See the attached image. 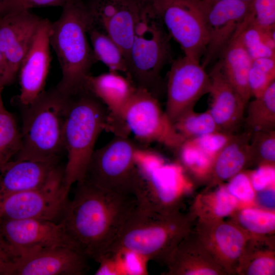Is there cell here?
<instances>
[{
	"label": "cell",
	"instance_id": "obj_1",
	"mask_svg": "<svg viewBox=\"0 0 275 275\" xmlns=\"http://www.w3.org/2000/svg\"><path fill=\"white\" fill-rule=\"evenodd\" d=\"M60 222L76 248L98 262L114 243L137 202L133 196L77 182Z\"/></svg>",
	"mask_w": 275,
	"mask_h": 275
},
{
	"label": "cell",
	"instance_id": "obj_2",
	"mask_svg": "<svg viewBox=\"0 0 275 275\" xmlns=\"http://www.w3.org/2000/svg\"><path fill=\"white\" fill-rule=\"evenodd\" d=\"M91 18L82 0H72L62 7L58 19L51 23L50 45L59 61L62 77L55 89L70 98L86 88L96 62L89 40Z\"/></svg>",
	"mask_w": 275,
	"mask_h": 275
},
{
	"label": "cell",
	"instance_id": "obj_3",
	"mask_svg": "<svg viewBox=\"0 0 275 275\" xmlns=\"http://www.w3.org/2000/svg\"><path fill=\"white\" fill-rule=\"evenodd\" d=\"M187 230L186 220L176 210L160 212L136 206L104 255L128 253L166 262Z\"/></svg>",
	"mask_w": 275,
	"mask_h": 275
},
{
	"label": "cell",
	"instance_id": "obj_4",
	"mask_svg": "<svg viewBox=\"0 0 275 275\" xmlns=\"http://www.w3.org/2000/svg\"><path fill=\"white\" fill-rule=\"evenodd\" d=\"M108 120L106 107L88 89L69 98L64 126L67 161L63 185L67 194L74 184L84 178L96 141L107 129Z\"/></svg>",
	"mask_w": 275,
	"mask_h": 275
},
{
	"label": "cell",
	"instance_id": "obj_5",
	"mask_svg": "<svg viewBox=\"0 0 275 275\" xmlns=\"http://www.w3.org/2000/svg\"><path fill=\"white\" fill-rule=\"evenodd\" d=\"M171 39L152 7L143 6L127 54L125 76L158 100L164 89L161 71L173 61Z\"/></svg>",
	"mask_w": 275,
	"mask_h": 275
},
{
	"label": "cell",
	"instance_id": "obj_6",
	"mask_svg": "<svg viewBox=\"0 0 275 275\" xmlns=\"http://www.w3.org/2000/svg\"><path fill=\"white\" fill-rule=\"evenodd\" d=\"M69 98L55 89L44 92L26 109L15 159L58 160L64 149V126Z\"/></svg>",
	"mask_w": 275,
	"mask_h": 275
},
{
	"label": "cell",
	"instance_id": "obj_7",
	"mask_svg": "<svg viewBox=\"0 0 275 275\" xmlns=\"http://www.w3.org/2000/svg\"><path fill=\"white\" fill-rule=\"evenodd\" d=\"M138 148L128 136L114 135L94 150L83 179L103 189L134 197L141 180L135 160Z\"/></svg>",
	"mask_w": 275,
	"mask_h": 275
},
{
	"label": "cell",
	"instance_id": "obj_8",
	"mask_svg": "<svg viewBox=\"0 0 275 275\" xmlns=\"http://www.w3.org/2000/svg\"><path fill=\"white\" fill-rule=\"evenodd\" d=\"M151 6L184 56L200 61L208 42L201 0H159Z\"/></svg>",
	"mask_w": 275,
	"mask_h": 275
},
{
	"label": "cell",
	"instance_id": "obj_9",
	"mask_svg": "<svg viewBox=\"0 0 275 275\" xmlns=\"http://www.w3.org/2000/svg\"><path fill=\"white\" fill-rule=\"evenodd\" d=\"M60 167L42 186L0 199V221L41 219L60 223L69 202Z\"/></svg>",
	"mask_w": 275,
	"mask_h": 275
},
{
	"label": "cell",
	"instance_id": "obj_10",
	"mask_svg": "<svg viewBox=\"0 0 275 275\" xmlns=\"http://www.w3.org/2000/svg\"><path fill=\"white\" fill-rule=\"evenodd\" d=\"M130 132L145 142H157L178 151L186 140L176 130L159 100L148 91L135 88L124 114Z\"/></svg>",
	"mask_w": 275,
	"mask_h": 275
},
{
	"label": "cell",
	"instance_id": "obj_11",
	"mask_svg": "<svg viewBox=\"0 0 275 275\" xmlns=\"http://www.w3.org/2000/svg\"><path fill=\"white\" fill-rule=\"evenodd\" d=\"M211 80L200 61L185 56L171 62L166 86L165 112L173 123L209 93Z\"/></svg>",
	"mask_w": 275,
	"mask_h": 275
},
{
	"label": "cell",
	"instance_id": "obj_12",
	"mask_svg": "<svg viewBox=\"0 0 275 275\" xmlns=\"http://www.w3.org/2000/svg\"><path fill=\"white\" fill-rule=\"evenodd\" d=\"M0 232L19 257L50 247L76 249L61 222L35 218L2 219Z\"/></svg>",
	"mask_w": 275,
	"mask_h": 275
},
{
	"label": "cell",
	"instance_id": "obj_13",
	"mask_svg": "<svg viewBox=\"0 0 275 275\" xmlns=\"http://www.w3.org/2000/svg\"><path fill=\"white\" fill-rule=\"evenodd\" d=\"M86 5L91 25L112 38L127 60L143 5L136 0H91Z\"/></svg>",
	"mask_w": 275,
	"mask_h": 275
},
{
	"label": "cell",
	"instance_id": "obj_14",
	"mask_svg": "<svg viewBox=\"0 0 275 275\" xmlns=\"http://www.w3.org/2000/svg\"><path fill=\"white\" fill-rule=\"evenodd\" d=\"M208 42L201 64L206 68L218 59L248 16L251 2L241 0H219L203 7Z\"/></svg>",
	"mask_w": 275,
	"mask_h": 275
},
{
	"label": "cell",
	"instance_id": "obj_15",
	"mask_svg": "<svg viewBox=\"0 0 275 275\" xmlns=\"http://www.w3.org/2000/svg\"><path fill=\"white\" fill-rule=\"evenodd\" d=\"M87 259L70 246L34 250L19 257L11 275H82L88 269Z\"/></svg>",
	"mask_w": 275,
	"mask_h": 275
},
{
	"label": "cell",
	"instance_id": "obj_16",
	"mask_svg": "<svg viewBox=\"0 0 275 275\" xmlns=\"http://www.w3.org/2000/svg\"><path fill=\"white\" fill-rule=\"evenodd\" d=\"M51 22L42 18L33 42L19 67V99L24 107L32 104L44 92L50 62L49 34Z\"/></svg>",
	"mask_w": 275,
	"mask_h": 275
},
{
	"label": "cell",
	"instance_id": "obj_17",
	"mask_svg": "<svg viewBox=\"0 0 275 275\" xmlns=\"http://www.w3.org/2000/svg\"><path fill=\"white\" fill-rule=\"evenodd\" d=\"M86 88L106 107L107 129L115 135L128 136L130 132L124 114L136 88L129 78L112 71L96 76L91 74L87 80Z\"/></svg>",
	"mask_w": 275,
	"mask_h": 275
},
{
	"label": "cell",
	"instance_id": "obj_18",
	"mask_svg": "<svg viewBox=\"0 0 275 275\" xmlns=\"http://www.w3.org/2000/svg\"><path fill=\"white\" fill-rule=\"evenodd\" d=\"M42 18L29 10L0 17V51L14 80Z\"/></svg>",
	"mask_w": 275,
	"mask_h": 275
},
{
	"label": "cell",
	"instance_id": "obj_19",
	"mask_svg": "<svg viewBox=\"0 0 275 275\" xmlns=\"http://www.w3.org/2000/svg\"><path fill=\"white\" fill-rule=\"evenodd\" d=\"M209 75L211 103L208 110L222 131L236 133L243 124L246 105L225 76L218 61Z\"/></svg>",
	"mask_w": 275,
	"mask_h": 275
},
{
	"label": "cell",
	"instance_id": "obj_20",
	"mask_svg": "<svg viewBox=\"0 0 275 275\" xmlns=\"http://www.w3.org/2000/svg\"><path fill=\"white\" fill-rule=\"evenodd\" d=\"M58 161H9L0 168V199L42 186L60 167Z\"/></svg>",
	"mask_w": 275,
	"mask_h": 275
},
{
	"label": "cell",
	"instance_id": "obj_21",
	"mask_svg": "<svg viewBox=\"0 0 275 275\" xmlns=\"http://www.w3.org/2000/svg\"><path fill=\"white\" fill-rule=\"evenodd\" d=\"M218 59L225 76L247 106L251 97L248 78L252 60L242 42L240 26Z\"/></svg>",
	"mask_w": 275,
	"mask_h": 275
},
{
	"label": "cell",
	"instance_id": "obj_22",
	"mask_svg": "<svg viewBox=\"0 0 275 275\" xmlns=\"http://www.w3.org/2000/svg\"><path fill=\"white\" fill-rule=\"evenodd\" d=\"M252 132L234 133L214 159L210 176L214 182L231 178L250 163V142Z\"/></svg>",
	"mask_w": 275,
	"mask_h": 275
},
{
	"label": "cell",
	"instance_id": "obj_23",
	"mask_svg": "<svg viewBox=\"0 0 275 275\" xmlns=\"http://www.w3.org/2000/svg\"><path fill=\"white\" fill-rule=\"evenodd\" d=\"M243 124L253 132L275 130V80L259 97L249 102Z\"/></svg>",
	"mask_w": 275,
	"mask_h": 275
},
{
	"label": "cell",
	"instance_id": "obj_24",
	"mask_svg": "<svg viewBox=\"0 0 275 275\" xmlns=\"http://www.w3.org/2000/svg\"><path fill=\"white\" fill-rule=\"evenodd\" d=\"M88 36L96 62L102 63L109 71L122 72L126 75L127 62L120 46L106 34L91 25Z\"/></svg>",
	"mask_w": 275,
	"mask_h": 275
},
{
	"label": "cell",
	"instance_id": "obj_25",
	"mask_svg": "<svg viewBox=\"0 0 275 275\" xmlns=\"http://www.w3.org/2000/svg\"><path fill=\"white\" fill-rule=\"evenodd\" d=\"M242 42L252 60L275 58V29H262L250 19L249 15L240 25Z\"/></svg>",
	"mask_w": 275,
	"mask_h": 275
},
{
	"label": "cell",
	"instance_id": "obj_26",
	"mask_svg": "<svg viewBox=\"0 0 275 275\" xmlns=\"http://www.w3.org/2000/svg\"><path fill=\"white\" fill-rule=\"evenodd\" d=\"M214 251L221 259L229 262L237 260L243 253L246 237L240 230L228 223L218 225L212 234Z\"/></svg>",
	"mask_w": 275,
	"mask_h": 275
},
{
	"label": "cell",
	"instance_id": "obj_27",
	"mask_svg": "<svg viewBox=\"0 0 275 275\" xmlns=\"http://www.w3.org/2000/svg\"><path fill=\"white\" fill-rule=\"evenodd\" d=\"M173 124L185 140L221 131L208 109L203 113L195 112L194 109L187 111L180 115Z\"/></svg>",
	"mask_w": 275,
	"mask_h": 275
},
{
	"label": "cell",
	"instance_id": "obj_28",
	"mask_svg": "<svg viewBox=\"0 0 275 275\" xmlns=\"http://www.w3.org/2000/svg\"><path fill=\"white\" fill-rule=\"evenodd\" d=\"M20 146V132L13 116L5 108L0 111V168L10 161Z\"/></svg>",
	"mask_w": 275,
	"mask_h": 275
},
{
	"label": "cell",
	"instance_id": "obj_29",
	"mask_svg": "<svg viewBox=\"0 0 275 275\" xmlns=\"http://www.w3.org/2000/svg\"><path fill=\"white\" fill-rule=\"evenodd\" d=\"M275 80V58H260L252 60L249 73L251 96H260Z\"/></svg>",
	"mask_w": 275,
	"mask_h": 275
},
{
	"label": "cell",
	"instance_id": "obj_30",
	"mask_svg": "<svg viewBox=\"0 0 275 275\" xmlns=\"http://www.w3.org/2000/svg\"><path fill=\"white\" fill-rule=\"evenodd\" d=\"M177 151L183 164L196 176L210 175L214 159L202 151L192 140H186Z\"/></svg>",
	"mask_w": 275,
	"mask_h": 275
},
{
	"label": "cell",
	"instance_id": "obj_31",
	"mask_svg": "<svg viewBox=\"0 0 275 275\" xmlns=\"http://www.w3.org/2000/svg\"><path fill=\"white\" fill-rule=\"evenodd\" d=\"M250 163L273 165L275 162V130L252 133L250 142Z\"/></svg>",
	"mask_w": 275,
	"mask_h": 275
},
{
	"label": "cell",
	"instance_id": "obj_32",
	"mask_svg": "<svg viewBox=\"0 0 275 275\" xmlns=\"http://www.w3.org/2000/svg\"><path fill=\"white\" fill-rule=\"evenodd\" d=\"M241 225L249 231L265 234L274 231L275 215L271 212L255 208H246L239 214Z\"/></svg>",
	"mask_w": 275,
	"mask_h": 275
},
{
	"label": "cell",
	"instance_id": "obj_33",
	"mask_svg": "<svg viewBox=\"0 0 275 275\" xmlns=\"http://www.w3.org/2000/svg\"><path fill=\"white\" fill-rule=\"evenodd\" d=\"M249 17L262 29H275V0H253Z\"/></svg>",
	"mask_w": 275,
	"mask_h": 275
},
{
	"label": "cell",
	"instance_id": "obj_34",
	"mask_svg": "<svg viewBox=\"0 0 275 275\" xmlns=\"http://www.w3.org/2000/svg\"><path fill=\"white\" fill-rule=\"evenodd\" d=\"M234 134L219 131L191 140L202 151L214 159Z\"/></svg>",
	"mask_w": 275,
	"mask_h": 275
},
{
	"label": "cell",
	"instance_id": "obj_35",
	"mask_svg": "<svg viewBox=\"0 0 275 275\" xmlns=\"http://www.w3.org/2000/svg\"><path fill=\"white\" fill-rule=\"evenodd\" d=\"M72 0H8L0 13V17L33 8L61 7Z\"/></svg>",
	"mask_w": 275,
	"mask_h": 275
},
{
	"label": "cell",
	"instance_id": "obj_36",
	"mask_svg": "<svg viewBox=\"0 0 275 275\" xmlns=\"http://www.w3.org/2000/svg\"><path fill=\"white\" fill-rule=\"evenodd\" d=\"M231 178L226 187L229 192L237 200L245 202L252 201L255 194L250 176L239 172Z\"/></svg>",
	"mask_w": 275,
	"mask_h": 275
},
{
	"label": "cell",
	"instance_id": "obj_37",
	"mask_svg": "<svg viewBox=\"0 0 275 275\" xmlns=\"http://www.w3.org/2000/svg\"><path fill=\"white\" fill-rule=\"evenodd\" d=\"M213 202V213L218 217L230 214L235 209L237 200L228 190L226 187H220L215 193Z\"/></svg>",
	"mask_w": 275,
	"mask_h": 275
},
{
	"label": "cell",
	"instance_id": "obj_38",
	"mask_svg": "<svg viewBox=\"0 0 275 275\" xmlns=\"http://www.w3.org/2000/svg\"><path fill=\"white\" fill-rule=\"evenodd\" d=\"M251 183L255 191H260L272 187L274 185V166L264 164L252 173L250 176Z\"/></svg>",
	"mask_w": 275,
	"mask_h": 275
},
{
	"label": "cell",
	"instance_id": "obj_39",
	"mask_svg": "<svg viewBox=\"0 0 275 275\" xmlns=\"http://www.w3.org/2000/svg\"><path fill=\"white\" fill-rule=\"evenodd\" d=\"M18 255L0 232V275H11Z\"/></svg>",
	"mask_w": 275,
	"mask_h": 275
},
{
	"label": "cell",
	"instance_id": "obj_40",
	"mask_svg": "<svg viewBox=\"0 0 275 275\" xmlns=\"http://www.w3.org/2000/svg\"><path fill=\"white\" fill-rule=\"evenodd\" d=\"M275 272V261L272 255L266 254L257 257L247 269L249 275H272Z\"/></svg>",
	"mask_w": 275,
	"mask_h": 275
},
{
	"label": "cell",
	"instance_id": "obj_41",
	"mask_svg": "<svg viewBox=\"0 0 275 275\" xmlns=\"http://www.w3.org/2000/svg\"><path fill=\"white\" fill-rule=\"evenodd\" d=\"M258 200L259 203L268 208H274L275 192L274 187H269L259 191Z\"/></svg>",
	"mask_w": 275,
	"mask_h": 275
},
{
	"label": "cell",
	"instance_id": "obj_42",
	"mask_svg": "<svg viewBox=\"0 0 275 275\" xmlns=\"http://www.w3.org/2000/svg\"><path fill=\"white\" fill-rule=\"evenodd\" d=\"M13 81L8 65L0 51V84L4 86Z\"/></svg>",
	"mask_w": 275,
	"mask_h": 275
},
{
	"label": "cell",
	"instance_id": "obj_43",
	"mask_svg": "<svg viewBox=\"0 0 275 275\" xmlns=\"http://www.w3.org/2000/svg\"><path fill=\"white\" fill-rule=\"evenodd\" d=\"M143 6H152L159 0H136Z\"/></svg>",
	"mask_w": 275,
	"mask_h": 275
},
{
	"label": "cell",
	"instance_id": "obj_44",
	"mask_svg": "<svg viewBox=\"0 0 275 275\" xmlns=\"http://www.w3.org/2000/svg\"><path fill=\"white\" fill-rule=\"evenodd\" d=\"M219 0H201V2L203 7H206L211 4ZM248 2H251L253 0H241Z\"/></svg>",
	"mask_w": 275,
	"mask_h": 275
},
{
	"label": "cell",
	"instance_id": "obj_45",
	"mask_svg": "<svg viewBox=\"0 0 275 275\" xmlns=\"http://www.w3.org/2000/svg\"><path fill=\"white\" fill-rule=\"evenodd\" d=\"M3 88V86L0 84V111L5 108L4 106L2 97V91Z\"/></svg>",
	"mask_w": 275,
	"mask_h": 275
},
{
	"label": "cell",
	"instance_id": "obj_46",
	"mask_svg": "<svg viewBox=\"0 0 275 275\" xmlns=\"http://www.w3.org/2000/svg\"><path fill=\"white\" fill-rule=\"evenodd\" d=\"M7 0H0V13Z\"/></svg>",
	"mask_w": 275,
	"mask_h": 275
}]
</instances>
